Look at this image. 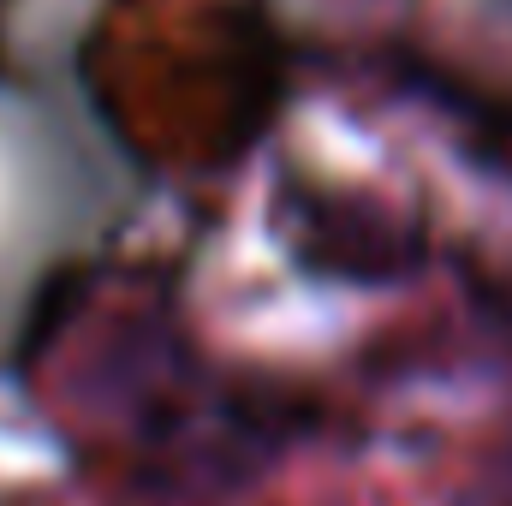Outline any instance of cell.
Listing matches in <instances>:
<instances>
[{"instance_id":"obj_1","label":"cell","mask_w":512,"mask_h":506,"mask_svg":"<svg viewBox=\"0 0 512 506\" xmlns=\"http://www.w3.org/2000/svg\"><path fill=\"white\" fill-rule=\"evenodd\" d=\"M143 161L84 84L0 66V370L54 328L66 292L143 209Z\"/></svg>"}]
</instances>
